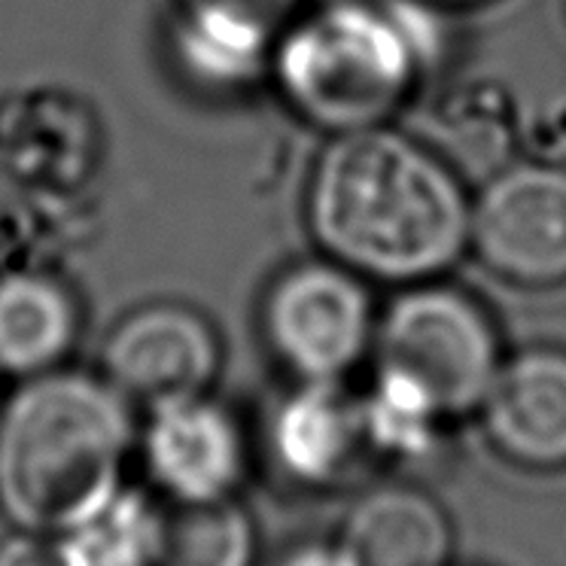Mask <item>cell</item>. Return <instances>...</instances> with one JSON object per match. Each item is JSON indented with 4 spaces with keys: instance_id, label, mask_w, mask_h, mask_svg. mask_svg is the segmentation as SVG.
Wrapping results in <instances>:
<instances>
[{
    "instance_id": "obj_8",
    "label": "cell",
    "mask_w": 566,
    "mask_h": 566,
    "mask_svg": "<svg viewBox=\"0 0 566 566\" xmlns=\"http://www.w3.org/2000/svg\"><path fill=\"white\" fill-rule=\"evenodd\" d=\"M147 467L174 503L232 496L244 475V436L217 402L186 396L149 408Z\"/></svg>"
},
{
    "instance_id": "obj_14",
    "label": "cell",
    "mask_w": 566,
    "mask_h": 566,
    "mask_svg": "<svg viewBox=\"0 0 566 566\" xmlns=\"http://www.w3.org/2000/svg\"><path fill=\"white\" fill-rule=\"evenodd\" d=\"M71 566H159L161 512L144 493L119 491L86 524L62 533Z\"/></svg>"
},
{
    "instance_id": "obj_15",
    "label": "cell",
    "mask_w": 566,
    "mask_h": 566,
    "mask_svg": "<svg viewBox=\"0 0 566 566\" xmlns=\"http://www.w3.org/2000/svg\"><path fill=\"white\" fill-rule=\"evenodd\" d=\"M253 527L232 496L205 503H174L161 512L159 566H250Z\"/></svg>"
},
{
    "instance_id": "obj_9",
    "label": "cell",
    "mask_w": 566,
    "mask_h": 566,
    "mask_svg": "<svg viewBox=\"0 0 566 566\" xmlns=\"http://www.w3.org/2000/svg\"><path fill=\"white\" fill-rule=\"evenodd\" d=\"M479 411L493 448L512 463L566 467V350L527 347L503 359Z\"/></svg>"
},
{
    "instance_id": "obj_1",
    "label": "cell",
    "mask_w": 566,
    "mask_h": 566,
    "mask_svg": "<svg viewBox=\"0 0 566 566\" xmlns=\"http://www.w3.org/2000/svg\"><path fill=\"white\" fill-rule=\"evenodd\" d=\"M469 217L448 159L390 125L335 135L308 186L314 241L369 281L439 277L467 253Z\"/></svg>"
},
{
    "instance_id": "obj_2",
    "label": "cell",
    "mask_w": 566,
    "mask_h": 566,
    "mask_svg": "<svg viewBox=\"0 0 566 566\" xmlns=\"http://www.w3.org/2000/svg\"><path fill=\"white\" fill-rule=\"evenodd\" d=\"M125 396L86 371H43L0 406V509L28 533H67L123 491Z\"/></svg>"
},
{
    "instance_id": "obj_10",
    "label": "cell",
    "mask_w": 566,
    "mask_h": 566,
    "mask_svg": "<svg viewBox=\"0 0 566 566\" xmlns=\"http://www.w3.org/2000/svg\"><path fill=\"white\" fill-rule=\"evenodd\" d=\"M296 15V0H174V43L198 83L250 86Z\"/></svg>"
},
{
    "instance_id": "obj_18",
    "label": "cell",
    "mask_w": 566,
    "mask_h": 566,
    "mask_svg": "<svg viewBox=\"0 0 566 566\" xmlns=\"http://www.w3.org/2000/svg\"><path fill=\"white\" fill-rule=\"evenodd\" d=\"M430 3H454V7H460V3H479V0H430Z\"/></svg>"
},
{
    "instance_id": "obj_5",
    "label": "cell",
    "mask_w": 566,
    "mask_h": 566,
    "mask_svg": "<svg viewBox=\"0 0 566 566\" xmlns=\"http://www.w3.org/2000/svg\"><path fill=\"white\" fill-rule=\"evenodd\" d=\"M262 326L271 350L302 381H342L371 354L378 321L363 277L326 256L298 262L271 283Z\"/></svg>"
},
{
    "instance_id": "obj_16",
    "label": "cell",
    "mask_w": 566,
    "mask_h": 566,
    "mask_svg": "<svg viewBox=\"0 0 566 566\" xmlns=\"http://www.w3.org/2000/svg\"><path fill=\"white\" fill-rule=\"evenodd\" d=\"M0 566H71L62 542L43 539V533H22L0 545Z\"/></svg>"
},
{
    "instance_id": "obj_3",
    "label": "cell",
    "mask_w": 566,
    "mask_h": 566,
    "mask_svg": "<svg viewBox=\"0 0 566 566\" xmlns=\"http://www.w3.org/2000/svg\"><path fill=\"white\" fill-rule=\"evenodd\" d=\"M432 59L427 19L394 0H333L293 22L269 71L286 104L323 132L387 125Z\"/></svg>"
},
{
    "instance_id": "obj_11",
    "label": "cell",
    "mask_w": 566,
    "mask_h": 566,
    "mask_svg": "<svg viewBox=\"0 0 566 566\" xmlns=\"http://www.w3.org/2000/svg\"><path fill=\"white\" fill-rule=\"evenodd\" d=\"M338 554L345 566H444L451 524L418 488L384 484L350 509Z\"/></svg>"
},
{
    "instance_id": "obj_12",
    "label": "cell",
    "mask_w": 566,
    "mask_h": 566,
    "mask_svg": "<svg viewBox=\"0 0 566 566\" xmlns=\"http://www.w3.org/2000/svg\"><path fill=\"white\" fill-rule=\"evenodd\" d=\"M271 439L296 479H333L369 442L363 399L347 394L342 381H302L277 408Z\"/></svg>"
},
{
    "instance_id": "obj_7",
    "label": "cell",
    "mask_w": 566,
    "mask_h": 566,
    "mask_svg": "<svg viewBox=\"0 0 566 566\" xmlns=\"http://www.w3.org/2000/svg\"><path fill=\"white\" fill-rule=\"evenodd\" d=\"M220 369V338L196 308L153 302L128 314L104 345L107 381L123 396L161 406L201 396Z\"/></svg>"
},
{
    "instance_id": "obj_17",
    "label": "cell",
    "mask_w": 566,
    "mask_h": 566,
    "mask_svg": "<svg viewBox=\"0 0 566 566\" xmlns=\"http://www.w3.org/2000/svg\"><path fill=\"white\" fill-rule=\"evenodd\" d=\"M290 566H345L342 554H302Z\"/></svg>"
},
{
    "instance_id": "obj_6",
    "label": "cell",
    "mask_w": 566,
    "mask_h": 566,
    "mask_svg": "<svg viewBox=\"0 0 566 566\" xmlns=\"http://www.w3.org/2000/svg\"><path fill=\"white\" fill-rule=\"evenodd\" d=\"M469 247L505 281H566V168L517 161L496 171L472 201Z\"/></svg>"
},
{
    "instance_id": "obj_4",
    "label": "cell",
    "mask_w": 566,
    "mask_h": 566,
    "mask_svg": "<svg viewBox=\"0 0 566 566\" xmlns=\"http://www.w3.org/2000/svg\"><path fill=\"white\" fill-rule=\"evenodd\" d=\"M375 371L411 384L444 420L481 406L500 369L491 314L457 286L420 281L375 326Z\"/></svg>"
},
{
    "instance_id": "obj_13",
    "label": "cell",
    "mask_w": 566,
    "mask_h": 566,
    "mask_svg": "<svg viewBox=\"0 0 566 566\" xmlns=\"http://www.w3.org/2000/svg\"><path fill=\"white\" fill-rule=\"evenodd\" d=\"M76 329V302L62 281L40 271L0 277V371H52L74 347Z\"/></svg>"
}]
</instances>
